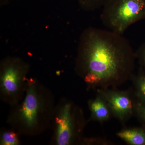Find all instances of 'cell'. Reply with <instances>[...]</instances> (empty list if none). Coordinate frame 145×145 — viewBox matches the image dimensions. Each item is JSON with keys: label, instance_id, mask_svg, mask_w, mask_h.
I'll use <instances>...</instances> for the list:
<instances>
[{"label": "cell", "instance_id": "obj_1", "mask_svg": "<svg viewBox=\"0 0 145 145\" xmlns=\"http://www.w3.org/2000/svg\"><path fill=\"white\" fill-rule=\"evenodd\" d=\"M136 59L131 44L123 35L91 28L83 36L78 67L89 88L116 89L131 79Z\"/></svg>", "mask_w": 145, "mask_h": 145}, {"label": "cell", "instance_id": "obj_2", "mask_svg": "<svg viewBox=\"0 0 145 145\" xmlns=\"http://www.w3.org/2000/svg\"><path fill=\"white\" fill-rule=\"evenodd\" d=\"M103 8L104 25L121 35L133 24L145 20V0H108Z\"/></svg>", "mask_w": 145, "mask_h": 145}, {"label": "cell", "instance_id": "obj_3", "mask_svg": "<svg viewBox=\"0 0 145 145\" xmlns=\"http://www.w3.org/2000/svg\"><path fill=\"white\" fill-rule=\"evenodd\" d=\"M43 106V102L36 84L29 83L25 97L17 114L18 121L21 127L28 131L36 129L39 125Z\"/></svg>", "mask_w": 145, "mask_h": 145}, {"label": "cell", "instance_id": "obj_4", "mask_svg": "<svg viewBox=\"0 0 145 145\" xmlns=\"http://www.w3.org/2000/svg\"><path fill=\"white\" fill-rule=\"evenodd\" d=\"M96 92L106 102L112 115L122 123H124L135 114L137 100L130 91L106 89H98Z\"/></svg>", "mask_w": 145, "mask_h": 145}, {"label": "cell", "instance_id": "obj_5", "mask_svg": "<svg viewBox=\"0 0 145 145\" xmlns=\"http://www.w3.org/2000/svg\"><path fill=\"white\" fill-rule=\"evenodd\" d=\"M76 110L69 103L61 106L55 118L57 144L67 145L72 143L82 127L76 121Z\"/></svg>", "mask_w": 145, "mask_h": 145}, {"label": "cell", "instance_id": "obj_6", "mask_svg": "<svg viewBox=\"0 0 145 145\" xmlns=\"http://www.w3.org/2000/svg\"><path fill=\"white\" fill-rule=\"evenodd\" d=\"M22 73L18 68L10 65L5 68L1 78L2 93L10 99H16L21 91L24 82Z\"/></svg>", "mask_w": 145, "mask_h": 145}, {"label": "cell", "instance_id": "obj_7", "mask_svg": "<svg viewBox=\"0 0 145 145\" xmlns=\"http://www.w3.org/2000/svg\"><path fill=\"white\" fill-rule=\"evenodd\" d=\"M88 105L91 113V119L93 121L103 123L108 121L112 115L106 102L98 93L95 99L89 101Z\"/></svg>", "mask_w": 145, "mask_h": 145}, {"label": "cell", "instance_id": "obj_8", "mask_svg": "<svg viewBox=\"0 0 145 145\" xmlns=\"http://www.w3.org/2000/svg\"><path fill=\"white\" fill-rule=\"evenodd\" d=\"M118 137L128 144L145 145V125L142 127L128 128L117 133Z\"/></svg>", "mask_w": 145, "mask_h": 145}, {"label": "cell", "instance_id": "obj_9", "mask_svg": "<svg viewBox=\"0 0 145 145\" xmlns=\"http://www.w3.org/2000/svg\"><path fill=\"white\" fill-rule=\"evenodd\" d=\"M132 80L134 88V94L137 101L145 105V72L139 68L137 74H133Z\"/></svg>", "mask_w": 145, "mask_h": 145}, {"label": "cell", "instance_id": "obj_10", "mask_svg": "<svg viewBox=\"0 0 145 145\" xmlns=\"http://www.w3.org/2000/svg\"><path fill=\"white\" fill-rule=\"evenodd\" d=\"M1 145H16L19 143L18 135L13 131L3 133L1 137Z\"/></svg>", "mask_w": 145, "mask_h": 145}, {"label": "cell", "instance_id": "obj_11", "mask_svg": "<svg viewBox=\"0 0 145 145\" xmlns=\"http://www.w3.org/2000/svg\"><path fill=\"white\" fill-rule=\"evenodd\" d=\"M85 8L94 10L103 7L108 0H78Z\"/></svg>", "mask_w": 145, "mask_h": 145}, {"label": "cell", "instance_id": "obj_12", "mask_svg": "<svg viewBox=\"0 0 145 145\" xmlns=\"http://www.w3.org/2000/svg\"><path fill=\"white\" fill-rule=\"evenodd\" d=\"M136 59L140 64V67L145 72V41L135 52Z\"/></svg>", "mask_w": 145, "mask_h": 145}, {"label": "cell", "instance_id": "obj_13", "mask_svg": "<svg viewBox=\"0 0 145 145\" xmlns=\"http://www.w3.org/2000/svg\"><path fill=\"white\" fill-rule=\"evenodd\" d=\"M135 114L140 121L145 125V105L140 102L137 103L135 106Z\"/></svg>", "mask_w": 145, "mask_h": 145}]
</instances>
